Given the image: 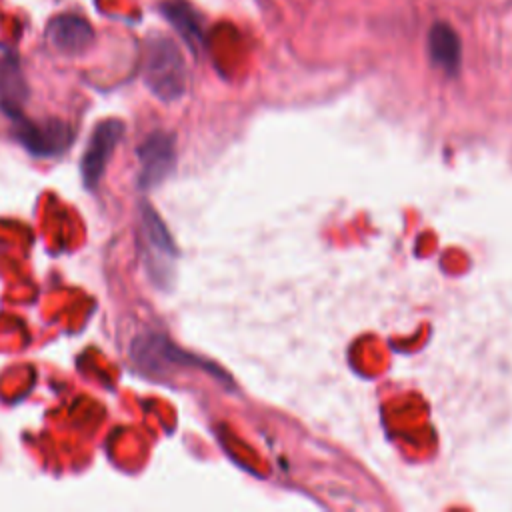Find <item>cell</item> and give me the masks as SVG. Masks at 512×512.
I'll return each mask as SVG.
<instances>
[{
    "label": "cell",
    "mask_w": 512,
    "mask_h": 512,
    "mask_svg": "<svg viewBox=\"0 0 512 512\" xmlns=\"http://www.w3.org/2000/svg\"><path fill=\"white\" fill-rule=\"evenodd\" d=\"M136 154L140 162V174H138L140 188L144 190L154 188L160 182H164L166 176L176 166L174 136L164 130H154L142 140Z\"/></svg>",
    "instance_id": "3957f363"
},
{
    "label": "cell",
    "mask_w": 512,
    "mask_h": 512,
    "mask_svg": "<svg viewBox=\"0 0 512 512\" xmlns=\"http://www.w3.org/2000/svg\"><path fill=\"white\" fill-rule=\"evenodd\" d=\"M142 78L146 88L160 100L172 102L186 92V64L176 42L164 34L146 40Z\"/></svg>",
    "instance_id": "6da1fadb"
},
{
    "label": "cell",
    "mask_w": 512,
    "mask_h": 512,
    "mask_svg": "<svg viewBox=\"0 0 512 512\" xmlns=\"http://www.w3.org/2000/svg\"><path fill=\"white\" fill-rule=\"evenodd\" d=\"M16 124V138L18 142L34 156H58L62 154L72 142V130L66 122L50 118L44 122H32L22 118L20 114L14 116Z\"/></svg>",
    "instance_id": "277c9868"
},
{
    "label": "cell",
    "mask_w": 512,
    "mask_h": 512,
    "mask_svg": "<svg viewBox=\"0 0 512 512\" xmlns=\"http://www.w3.org/2000/svg\"><path fill=\"white\" fill-rule=\"evenodd\" d=\"M46 36L50 44L66 56H78L94 42L92 26L86 18L76 14L54 16L46 26Z\"/></svg>",
    "instance_id": "8992f818"
},
{
    "label": "cell",
    "mask_w": 512,
    "mask_h": 512,
    "mask_svg": "<svg viewBox=\"0 0 512 512\" xmlns=\"http://www.w3.org/2000/svg\"><path fill=\"white\" fill-rule=\"evenodd\" d=\"M122 134H124V124L118 118H106L94 126L80 162V174L86 190L98 188L102 174L106 170V164L114 154Z\"/></svg>",
    "instance_id": "7a4b0ae2"
},
{
    "label": "cell",
    "mask_w": 512,
    "mask_h": 512,
    "mask_svg": "<svg viewBox=\"0 0 512 512\" xmlns=\"http://www.w3.org/2000/svg\"><path fill=\"white\" fill-rule=\"evenodd\" d=\"M26 82L20 72L18 60L6 56L0 60V106L8 116H18L20 106L26 100Z\"/></svg>",
    "instance_id": "ba28073f"
},
{
    "label": "cell",
    "mask_w": 512,
    "mask_h": 512,
    "mask_svg": "<svg viewBox=\"0 0 512 512\" xmlns=\"http://www.w3.org/2000/svg\"><path fill=\"white\" fill-rule=\"evenodd\" d=\"M162 14L166 20L180 32V36L188 42L190 48H198L204 40L202 20L200 14L184 0H166L160 4Z\"/></svg>",
    "instance_id": "9c48e42d"
},
{
    "label": "cell",
    "mask_w": 512,
    "mask_h": 512,
    "mask_svg": "<svg viewBox=\"0 0 512 512\" xmlns=\"http://www.w3.org/2000/svg\"><path fill=\"white\" fill-rule=\"evenodd\" d=\"M140 232L146 244V266L150 268V274L160 280V274L166 270V262L176 256V246L164 222L148 204H142L140 208Z\"/></svg>",
    "instance_id": "5b68a950"
},
{
    "label": "cell",
    "mask_w": 512,
    "mask_h": 512,
    "mask_svg": "<svg viewBox=\"0 0 512 512\" xmlns=\"http://www.w3.org/2000/svg\"><path fill=\"white\" fill-rule=\"evenodd\" d=\"M428 56L446 76H456L462 64V44L454 28L446 22H434L428 30Z\"/></svg>",
    "instance_id": "52a82bcc"
}]
</instances>
